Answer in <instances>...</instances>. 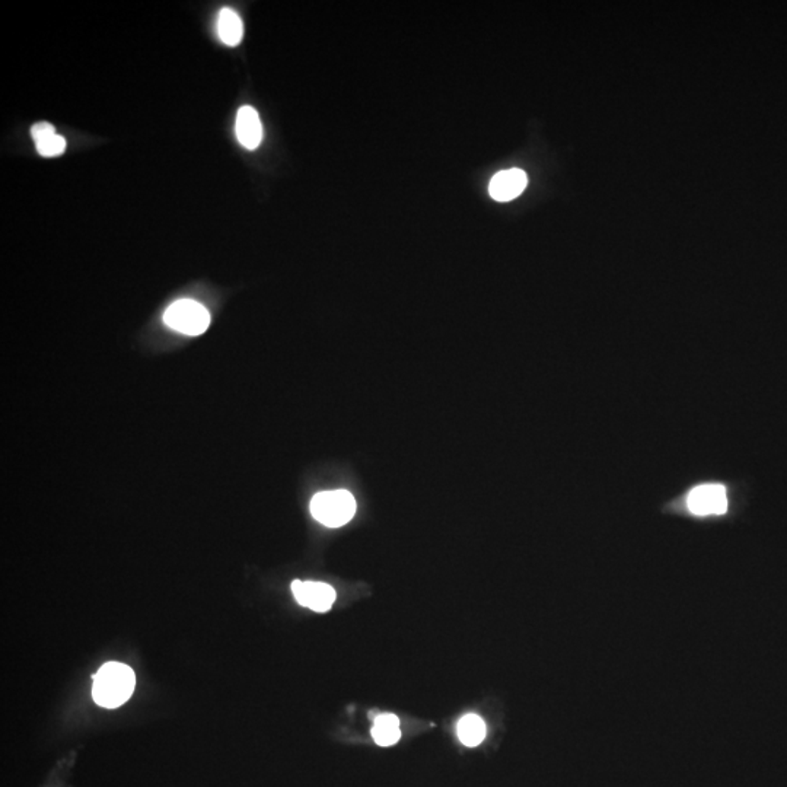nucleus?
Listing matches in <instances>:
<instances>
[{"mask_svg":"<svg viewBox=\"0 0 787 787\" xmlns=\"http://www.w3.org/2000/svg\"><path fill=\"white\" fill-rule=\"evenodd\" d=\"M135 687V670L126 663L107 662L94 675L92 697L98 706L117 709L130 699Z\"/></svg>","mask_w":787,"mask_h":787,"instance_id":"1","label":"nucleus"},{"mask_svg":"<svg viewBox=\"0 0 787 787\" xmlns=\"http://www.w3.org/2000/svg\"><path fill=\"white\" fill-rule=\"evenodd\" d=\"M310 510L315 521L328 528H340L356 514V500L347 490L321 492L313 496Z\"/></svg>","mask_w":787,"mask_h":787,"instance_id":"2","label":"nucleus"},{"mask_svg":"<svg viewBox=\"0 0 787 787\" xmlns=\"http://www.w3.org/2000/svg\"><path fill=\"white\" fill-rule=\"evenodd\" d=\"M164 322L181 334L200 335L210 324V313L193 299H179L168 306L164 313Z\"/></svg>","mask_w":787,"mask_h":787,"instance_id":"3","label":"nucleus"},{"mask_svg":"<svg viewBox=\"0 0 787 787\" xmlns=\"http://www.w3.org/2000/svg\"><path fill=\"white\" fill-rule=\"evenodd\" d=\"M291 592L295 597L299 605L312 609L315 612H327L334 604L335 594L334 588L330 587L324 582H302V580H293L291 582Z\"/></svg>","mask_w":787,"mask_h":787,"instance_id":"4","label":"nucleus"},{"mask_svg":"<svg viewBox=\"0 0 787 787\" xmlns=\"http://www.w3.org/2000/svg\"><path fill=\"white\" fill-rule=\"evenodd\" d=\"M687 505L692 514L700 516L725 514L728 509L725 487L721 485H699L690 493Z\"/></svg>","mask_w":787,"mask_h":787,"instance_id":"5","label":"nucleus"},{"mask_svg":"<svg viewBox=\"0 0 787 787\" xmlns=\"http://www.w3.org/2000/svg\"><path fill=\"white\" fill-rule=\"evenodd\" d=\"M526 184H528L526 174L519 168H512V169L497 172L493 177L488 186V193L493 200L505 203L521 196L526 189Z\"/></svg>","mask_w":787,"mask_h":787,"instance_id":"6","label":"nucleus"},{"mask_svg":"<svg viewBox=\"0 0 787 787\" xmlns=\"http://www.w3.org/2000/svg\"><path fill=\"white\" fill-rule=\"evenodd\" d=\"M235 131L238 140L245 149L254 150L259 148L262 140V124L255 108L244 106L238 109Z\"/></svg>","mask_w":787,"mask_h":787,"instance_id":"7","label":"nucleus"},{"mask_svg":"<svg viewBox=\"0 0 787 787\" xmlns=\"http://www.w3.org/2000/svg\"><path fill=\"white\" fill-rule=\"evenodd\" d=\"M218 34L222 43L230 47H235L242 41L244 24L240 15L230 7H223L222 11L219 12Z\"/></svg>","mask_w":787,"mask_h":787,"instance_id":"8","label":"nucleus"},{"mask_svg":"<svg viewBox=\"0 0 787 787\" xmlns=\"http://www.w3.org/2000/svg\"><path fill=\"white\" fill-rule=\"evenodd\" d=\"M372 736L381 747H391L400 741V721L395 714L383 713L375 718V725L372 728Z\"/></svg>","mask_w":787,"mask_h":787,"instance_id":"9","label":"nucleus"},{"mask_svg":"<svg viewBox=\"0 0 787 787\" xmlns=\"http://www.w3.org/2000/svg\"><path fill=\"white\" fill-rule=\"evenodd\" d=\"M487 735L485 723L477 714H465L458 723V738L465 747H477Z\"/></svg>","mask_w":787,"mask_h":787,"instance_id":"10","label":"nucleus"},{"mask_svg":"<svg viewBox=\"0 0 787 787\" xmlns=\"http://www.w3.org/2000/svg\"><path fill=\"white\" fill-rule=\"evenodd\" d=\"M36 152L44 158H55L62 155L66 150V140L62 136H51L47 140L36 143Z\"/></svg>","mask_w":787,"mask_h":787,"instance_id":"11","label":"nucleus"},{"mask_svg":"<svg viewBox=\"0 0 787 787\" xmlns=\"http://www.w3.org/2000/svg\"><path fill=\"white\" fill-rule=\"evenodd\" d=\"M31 136H33L36 145V143L43 142V140H47L51 136H56L55 126L47 123V121H38V123L34 124L33 128H31Z\"/></svg>","mask_w":787,"mask_h":787,"instance_id":"12","label":"nucleus"}]
</instances>
